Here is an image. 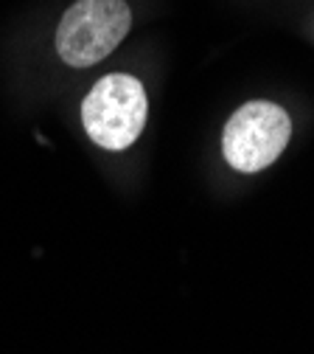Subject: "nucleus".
I'll return each mask as SVG.
<instances>
[{
    "instance_id": "f257e3e1",
    "label": "nucleus",
    "mask_w": 314,
    "mask_h": 354,
    "mask_svg": "<svg viewBox=\"0 0 314 354\" xmlns=\"http://www.w3.org/2000/svg\"><path fill=\"white\" fill-rule=\"evenodd\" d=\"M146 110L144 84L126 73H110L84 96L81 124L93 144L118 152L138 141L146 124Z\"/></svg>"
},
{
    "instance_id": "f03ea898",
    "label": "nucleus",
    "mask_w": 314,
    "mask_h": 354,
    "mask_svg": "<svg viewBox=\"0 0 314 354\" xmlns=\"http://www.w3.org/2000/svg\"><path fill=\"white\" fill-rule=\"evenodd\" d=\"M132 26L126 0H79L57 28V51L70 68H90L110 57Z\"/></svg>"
},
{
    "instance_id": "7ed1b4c3",
    "label": "nucleus",
    "mask_w": 314,
    "mask_h": 354,
    "mask_svg": "<svg viewBox=\"0 0 314 354\" xmlns=\"http://www.w3.org/2000/svg\"><path fill=\"white\" fill-rule=\"evenodd\" d=\"M292 138V121L275 102H247L224 124L222 152L236 171L253 174L273 166Z\"/></svg>"
}]
</instances>
